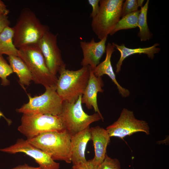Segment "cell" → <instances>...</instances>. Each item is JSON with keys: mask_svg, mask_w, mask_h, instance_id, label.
<instances>
[{"mask_svg": "<svg viewBox=\"0 0 169 169\" xmlns=\"http://www.w3.org/2000/svg\"><path fill=\"white\" fill-rule=\"evenodd\" d=\"M123 0H100L99 9L92 18V30L100 40L107 37L121 17Z\"/></svg>", "mask_w": 169, "mask_h": 169, "instance_id": "5", "label": "cell"}, {"mask_svg": "<svg viewBox=\"0 0 169 169\" xmlns=\"http://www.w3.org/2000/svg\"><path fill=\"white\" fill-rule=\"evenodd\" d=\"M13 28L6 27L0 33V54L18 56V49L13 42Z\"/></svg>", "mask_w": 169, "mask_h": 169, "instance_id": "19", "label": "cell"}, {"mask_svg": "<svg viewBox=\"0 0 169 169\" xmlns=\"http://www.w3.org/2000/svg\"><path fill=\"white\" fill-rule=\"evenodd\" d=\"M71 169H74L72 167Z\"/></svg>", "mask_w": 169, "mask_h": 169, "instance_id": "32", "label": "cell"}, {"mask_svg": "<svg viewBox=\"0 0 169 169\" xmlns=\"http://www.w3.org/2000/svg\"><path fill=\"white\" fill-rule=\"evenodd\" d=\"M45 92L39 96L32 97L28 94V102L16 111L27 114H49L59 115L61 113L63 101L56 92V85L45 88Z\"/></svg>", "mask_w": 169, "mask_h": 169, "instance_id": "7", "label": "cell"}, {"mask_svg": "<svg viewBox=\"0 0 169 169\" xmlns=\"http://www.w3.org/2000/svg\"><path fill=\"white\" fill-rule=\"evenodd\" d=\"M89 66H82L76 70H69L66 67L59 73L56 92L63 101L74 103L80 95H82L89 77Z\"/></svg>", "mask_w": 169, "mask_h": 169, "instance_id": "3", "label": "cell"}, {"mask_svg": "<svg viewBox=\"0 0 169 169\" xmlns=\"http://www.w3.org/2000/svg\"><path fill=\"white\" fill-rule=\"evenodd\" d=\"M10 24L7 15L0 13V33L6 27L9 26Z\"/></svg>", "mask_w": 169, "mask_h": 169, "instance_id": "27", "label": "cell"}, {"mask_svg": "<svg viewBox=\"0 0 169 169\" xmlns=\"http://www.w3.org/2000/svg\"><path fill=\"white\" fill-rule=\"evenodd\" d=\"M57 37V34L49 31L37 43L48 69L51 73L55 75L62 68L66 67L58 45Z\"/></svg>", "mask_w": 169, "mask_h": 169, "instance_id": "10", "label": "cell"}, {"mask_svg": "<svg viewBox=\"0 0 169 169\" xmlns=\"http://www.w3.org/2000/svg\"><path fill=\"white\" fill-rule=\"evenodd\" d=\"M137 3L139 7H142L144 2L143 0H137Z\"/></svg>", "mask_w": 169, "mask_h": 169, "instance_id": "31", "label": "cell"}, {"mask_svg": "<svg viewBox=\"0 0 169 169\" xmlns=\"http://www.w3.org/2000/svg\"><path fill=\"white\" fill-rule=\"evenodd\" d=\"M98 169H121L120 163L118 159H113L107 154L102 162L99 166Z\"/></svg>", "mask_w": 169, "mask_h": 169, "instance_id": "23", "label": "cell"}, {"mask_svg": "<svg viewBox=\"0 0 169 169\" xmlns=\"http://www.w3.org/2000/svg\"><path fill=\"white\" fill-rule=\"evenodd\" d=\"M11 169H42L39 166L38 167H34L29 166L28 165L25 164L22 165H19Z\"/></svg>", "mask_w": 169, "mask_h": 169, "instance_id": "29", "label": "cell"}, {"mask_svg": "<svg viewBox=\"0 0 169 169\" xmlns=\"http://www.w3.org/2000/svg\"><path fill=\"white\" fill-rule=\"evenodd\" d=\"M90 130L95 151V156L92 159L99 166L105 158L111 137L106 129L99 126L90 127Z\"/></svg>", "mask_w": 169, "mask_h": 169, "instance_id": "15", "label": "cell"}, {"mask_svg": "<svg viewBox=\"0 0 169 169\" xmlns=\"http://www.w3.org/2000/svg\"><path fill=\"white\" fill-rule=\"evenodd\" d=\"M99 166L96 165L92 159L87 161L86 162L82 165L77 167H72L74 169H98Z\"/></svg>", "mask_w": 169, "mask_h": 169, "instance_id": "26", "label": "cell"}, {"mask_svg": "<svg viewBox=\"0 0 169 169\" xmlns=\"http://www.w3.org/2000/svg\"><path fill=\"white\" fill-rule=\"evenodd\" d=\"M107 38H105L98 42H96L93 38L89 42H80L83 56L81 63L82 66H89L93 70L100 63L101 59L106 52Z\"/></svg>", "mask_w": 169, "mask_h": 169, "instance_id": "12", "label": "cell"}, {"mask_svg": "<svg viewBox=\"0 0 169 169\" xmlns=\"http://www.w3.org/2000/svg\"><path fill=\"white\" fill-rule=\"evenodd\" d=\"M110 137L114 136L123 139L127 136L142 132L147 135L150 133L148 123L135 117L133 112L124 108L117 120L106 128Z\"/></svg>", "mask_w": 169, "mask_h": 169, "instance_id": "9", "label": "cell"}, {"mask_svg": "<svg viewBox=\"0 0 169 169\" xmlns=\"http://www.w3.org/2000/svg\"><path fill=\"white\" fill-rule=\"evenodd\" d=\"M91 139L90 126L71 136V160L73 167L80 166L86 162L85 151L87 144Z\"/></svg>", "mask_w": 169, "mask_h": 169, "instance_id": "13", "label": "cell"}, {"mask_svg": "<svg viewBox=\"0 0 169 169\" xmlns=\"http://www.w3.org/2000/svg\"><path fill=\"white\" fill-rule=\"evenodd\" d=\"M1 117H3L7 121L8 125H10L12 123V121L8 118H7L3 113L0 110V119Z\"/></svg>", "mask_w": 169, "mask_h": 169, "instance_id": "30", "label": "cell"}, {"mask_svg": "<svg viewBox=\"0 0 169 169\" xmlns=\"http://www.w3.org/2000/svg\"><path fill=\"white\" fill-rule=\"evenodd\" d=\"M112 44L120 53V58L116 64V73L120 72L123 61L129 56L135 54H146L150 58L153 59L154 57L155 54L159 53L161 50L160 48L157 47L159 45V44L158 43H155L151 46L135 49L127 48L123 44L120 45L114 43H113Z\"/></svg>", "mask_w": 169, "mask_h": 169, "instance_id": "17", "label": "cell"}, {"mask_svg": "<svg viewBox=\"0 0 169 169\" xmlns=\"http://www.w3.org/2000/svg\"><path fill=\"white\" fill-rule=\"evenodd\" d=\"M9 13V11L6 5L3 1L0 0V13L7 15Z\"/></svg>", "mask_w": 169, "mask_h": 169, "instance_id": "28", "label": "cell"}, {"mask_svg": "<svg viewBox=\"0 0 169 169\" xmlns=\"http://www.w3.org/2000/svg\"><path fill=\"white\" fill-rule=\"evenodd\" d=\"M140 10L132 12L122 18L115 25L110 35L114 34L117 31L138 27V21Z\"/></svg>", "mask_w": 169, "mask_h": 169, "instance_id": "21", "label": "cell"}, {"mask_svg": "<svg viewBox=\"0 0 169 169\" xmlns=\"http://www.w3.org/2000/svg\"><path fill=\"white\" fill-rule=\"evenodd\" d=\"M66 129L59 116L49 114H23L18 130L30 139L45 132Z\"/></svg>", "mask_w": 169, "mask_h": 169, "instance_id": "8", "label": "cell"}, {"mask_svg": "<svg viewBox=\"0 0 169 169\" xmlns=\"http://www.w3.org/2000/svg\"><path fill=\"white\" fill-rule=\"evenodd\" d=\"M13 28V44L18 49L28 44H37L49 31V27L42 24L34 13L27 8L22 9Z\"/></svg>", "mask_w": 169, "mask_h": 169, "instance_id": "2", "label": "cell"}, {"mask_svg": "<svg viewBox=\"0 0 169 169\" xmlns=\"http://www.w3.org/2000/svg\"><path fill=\"white\" fill-rule=\"evenodd\" d=\"M149 0L146 1L145 4L141 8L138 21V27L139 32L137 35L141 41H146L152 37V34L150 32L147 23V13Z\"/></svg>", "mask_w": 169, "mask_h": 169, "instance_id": "20", "label": "cell"}, {"mask_svg": "<svg viewBox=\"0 0 169 169\" xmlns=\"http://www.w3.org/2000/svg\"><path fill=\"white\" fill-rule=\"evenodd\" d=\"M0 151L15 154L23 153L33 158L42 169H59L60 164L48 154L30 143L27 140L18 139L13 145L0 149Z\"/></svg>", "mask_w": 169, "mask_h": 169, "instance_id": "11", "label": "cell"}, {"mask_svg": "<svg viewBox=\"0 0 169 169\" xmlns=\"http://www.w3.org/2000/svg\"><path fill=\"white\" fill-rule=\"evenodd\" d=\"M137 0H126L123 3L121 11V17H123L137 11L139 8Z\"/></svg>", "mask_w": 169, "mask_h": 169, "instance_id": "24", "label": "cell"}, {"mask_svg": "<svg viewBox=\"0 0 169 169\" xmlns=\"http://www.w3.org/2000/svg\"><path fill=\"white\" fill-rule=\"evenodd\" d=\"M82 96L80 95L74 103L63 101L62 111L58 115L71 136L87 128L94 122L103 120V116L97 113L89 115L84 111Z\"/></svg>", "mask_w": 169, "mask_h": 169, "instance_id": "6", "label": "cell"}, {"mask_svg": "<svg viewBox=\"0 0 169 169\" xmlns=\"http://www.w3.org/2000/svg\"><path fill=\"white\" fill-rule=\"evenodd\" d=\"M90 69L89 77L82 96V103L84 104L88 109L93 108L96 113L102 116L98 108L97 95L98 93L103 92L102 87L104 85V82L102 77L96 76L92 69L90 67Z\"/></svg>", "mask_w": 169, "mask_h": 169, "instance_id": "14", "label": "cell"}, {"mask_svg": "<svg viewBox=\"0 0 169 169\" xmlns=\"http://www.w3.org/2000/svg\"><path fill=\"white\" fill-rule=\"evenodd\" d=\"M71 135L65 129L42 133L27 140L34 146L44 151L54 161L71 163Z\"/></svg>", "mask_w": 169, "mask_h": 169, "instance_id": "1", "label": "cell"}, {"mask_svg": "<svg viewBox=\"0 0 169 169\" xmlns=\"http://www.w3.org/2000/svg\"><path fill=\"white\" fill-rule=\"evenodd\" d=\"M10 65L0 54V78L1 79V84L5 86L9 84L10 82L7 77L13 73Z\"/></svg>", "mask_w": 169, "mask_h": 169, "instance_id": "22", "label": "cell"}, {"mask_svg": "<svg viewBox=\"0 0 169 169\" xmlns=\"http://www.w3.org/2000/svg\"><path fill=\"white\" fill-rule=\"evenodd\" d=\"M7 59L13 72L19 78V82L22 87L28 86L33 77L31 71L25 63L18 56H8Z\"/></svg>", "mask_w": 169, "mask_h": 169, "instance_id": "18", "label": "cell"}, {"mask_svg": "<svg viewBox=\"0 0 169 169\" xmlns=\"http://www.w3.org/2000/svg\"><path fill=\"white\" fill-rule=\"evenodd\" d=\"M115 48L112 44L108 43L106 46V55L105 59L92 70L95 75L97 77H102L104 74L107 75L116 85L121 96L126 98L129 96L130 92L128 89L121 86L118 83L111 64V58L115 51Z\"/></svg>", "mask_w": 169, "mask_h": 169, "instance_id": "16", "label": "cell"}, {"mask_svg": "<svg viewBox=\"0 0 169 169\" xmlns=\"http://www.w3.org/2000/svg\"><path fill=\"white\" fill-rule=\"evenodd\" d=\"M100 0H88V2L92 7V11L90 15L92 18L94 17L98 13L99 9Z\"/></svg>", "mask_w": 169, "mask_h": 169, "instance_id": "25", "label": "cell"}, {"mask_svg": "<svg viewBox=\"0 0 169 169\" xmlns=\"http://www.w3.org/2000/svg\"><path fill=\"white\" fill-rule=\"evenodd\" d=\"M18 56L28 68L35 84H41L45 88L56 85L57 76L48 69L37 44H28L18 49Z\"/></svg>", "mask_w": 169, "mask_h": 169, "instance_id": "4", "label": "cell"}]
</instances>
